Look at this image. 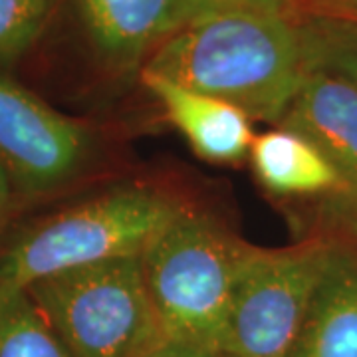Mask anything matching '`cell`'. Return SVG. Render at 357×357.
Instances as JSON below:
<instances>
[{"label":"cell","instance_id":"cell-11","mask_svg":"<svg viewBox=\"0 0 357 357\" xmlns=\"http://www.w3.org/2000/svg\"><path fill=\"white\" fill-rule=\"evenodd\" d=\"M256 181L278 197H333L345 191L335 167L316 145L286 128L256 133L250 147Z\"/></svg>","mask_w":357,"mask_h":357},{"label":"cell","instance_id":"cell-6","mask_svg":"<svg viewBox=\"0 0 357 357\" xmlns=\"http://www.w3.org/2000/svg\"><path fill=\"white\" fill-rule=\"evenodd\" d=\"M89 153L88 126L0 72V169L14 191L28 197L56 191L76 178Z\"/></svg>","mask_w":357,"mask_h":357},{"label":"cell","instance_id":"cell-12","mask_svg":"<svg viewBox=\"0 0 357 357\" xmlns=\"http://www.w3.org/2000/svg\"><path fill=\"white\" fill-rule=\"evenodd\" d=\"M306 70H324L357 88V22L298 14L294 16Z\"/></svg>","mask_w":357,"mask_h":357},{"label":"cell","instance_id":"cell-19","mask_svg":"<svg viewBox=\"0 0 357 357\" xmlns=\"http://www.w3.org/2000/svg\"><path fill=\"white\" fill-rule=\"evenodd\" d=\"M14 189L10 185L8 177L4 175V171L0 169V234L6 227V220L10 217V208H13Z\"/></svg>","mask_w":357,"mask_h":357},{"label":"cell","instance_id":"cell-18","mask_svg":"<svg viewBox=\"0 0 357 357\" xmlns=\"http://www.w3.org/2000/svg\"><path fill=\"white\" fill-rule=\"evenodd\" d=\"M135 357H217L215 354H211L208 349H203L199 345L187 344L181 340H173L163 335L159 342H155L153 345H149L147 349H143L139 356Z\"/></svg>","mask_w":357,"mask_h":357},{"label":"cell","instance_id":"cell-4","mask_svg":"<svg viewBox=\"0 0 357 357\" xmlns=\"http://www.w3.org/2000/svg\"><path fill=\"white\" fill-rule=\"evenodd\" d=\"M26 292L70 357H135L165 335L141 256L68 270Z\"/></svg>","mask_w":357,"mask_h":357},{"label":"cell","instance_id":"cell-17","mask_svg":"<svg viewBox=\"0 0 357 357\" xmlns=\"http://www.w3.org/2000/svg\"><path fill=\"white\" fill-rule=\"evenodd\" d=\"M314 14L357 22V0H298L292 16Z\"/></svg>","mask_w":357,"mask_h":357},{"label":"cell","instance_id":"cell-8","mask_svg":"<svg viewBox=\"0 0 357 357\" xmlns=\"http://www.w3.org/2000/svg\"><path fill=\"white\" fill-rule=\"evenodd\" d=\"M141 84L161 103L167 119L197 157L217 165L241 163L248 157L256 133L243 109L145 68H141Z\"/></svg>","mask_w":357,"mask_h":357},{"label":"cell","instance_id":"cell-14","mask_svg":"<svg viewBox=\"0 0 357 357\" xmlns=\"http://www.w3.org/2000/svg\"><path fill=\"white\" fill-rule=\"evenodd\" d=\"M52 0H0V64H13L40 38Z\"/></svg>","mask_w":357,"mask_h":357},{"label":"cell","instance_id":"cell-10","mask_svg":"<svg viewBox=\"0 0 357 357\" xmlns=\"http://www.w3.org/2000/svg\"><path fill=\"white\" fill-rule=\"evenodd\" d=\"M288 357H357V255L340 244Z\"/></svg>","mask_w":357,"mask_h":357},{"label":"cell","instance_id":"cell-7","mask_svg":"<svg viewBox=\"0 0 357 357\" xmlns=\"http://www.w3.org/2000/svg\"><path fill=\"white\" fill-rule=\"evenodd\" d=\"M82 24L105 64L137 70L187 24L183 0H77Z\"/></svg>","mask_w":357,"mask_h":357},{"label":"cell","instance_id":"cell-16","mask_svg":"<svg viewBox=\"0 0 357 357\" xmlns=\"http://www.w3.org/2000/svg\"><path fill=\"white\" fill-rule=\"evenodd\" d=\"M298 0H183L187 24L208 14L232 10H262V13L292 14Z\"/></svg>","mask_w":357,"mask_h":357},{"label":"cell","instance_id":"cell-3","mask_svg":"<svg viewBox=\"0 0 357 357\" xmlns=\"http://www.w3.org/2000/svg\"><path fill=\"white\" fill-rule=\"evenodd\" d=\"M252 244L183 206L141 256L147 290L167 337L217 356L232 294Z\"/></svg>","mask_w":357,"mask_h":357},{"label":"cell","instance_id":"cell-2","mask_svg":"<svg viewBox=\"0 0 357 357\" xmlns=\"http://www.w3.org/2000/svg\"><path fill=\"white\" fill-rule=\"evenodd\" d=\"M185 204L145 185H121L24 229L0 252V294L68 270L143 256Z\"/></svg>","mask_w":357,"mask_h":357},{"label":"cell","instance_id":"cell-15","mask_svg":"<svg viewBox=\"0 0 357 357\" xmlns=\"http://www.w3.org/2000/svg\"><path fill=\"white\" fill-rule=\"evenodd\" d=\"M321 227L332 234V243L357 255V189L324 199L319 204Z\"/></svg>","mask_w":357,"mask_h":357},{"label":"cell","instance_id":"cell-9","mask_svg":"<svg viewBox=\"0 0 357 357\" xmlns=\"http://www.w3.org/2000/svg\"><path fill=\"white\" fill-rule=\"evenodd\" d=\"M278 128L300 133L335 167L345 191L357 189V88L324 70H306Z\"/></svg>","mask_w":357,"mask_h":357},{"label":"cell","instance_id":"cell-1","mask_svg":"<svg viewBox=\"0 0 357 357\" xmlns=\"http://www.w3.org/2000/svg\"><path fill=\"white\" fill-rule=\"evenodd\" d=\"M141 68L272 126L280 123L306 76L296 18L262 10L197 18L167 38Z\"/></svg>","mask_w":357,"mask_h":357},{"label":"cell","instance_id":"cell-13","mask_svg":"<svg viewBox=\"0 0 357 357\" xmlns=\"http://www.w3.org/2000/svg\"><path fill=\"white\" fill-rule=\"evenodd\" d=\"M0 357H70L28 292L0 294Z\"/></svg>","mask_w":357,"mask_h":357},{"label":"cell","instance_id":"cell-5","mask_svg":"<svg viewBox=\"0 0 357 357\" xmlns=\"http://www.w3.org/2000/svg\"><path fill=\"white\" fill-rule=\"evenodd\" d=\"M330 238L252 246L232 294L217 357H288L332 256Z\"/></svg>","mask_w":357,"mask_h":357}]
</instances>
